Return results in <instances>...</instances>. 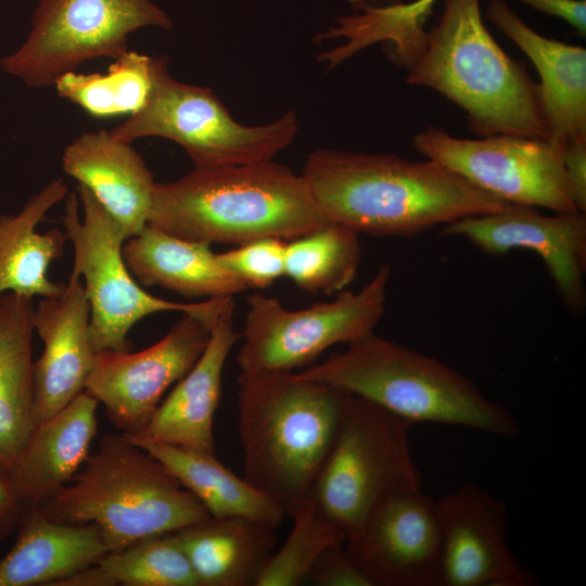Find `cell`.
<instances>
[{"mask_svg": "<svg viewBox=\"0 0 586 586\" xmlns=\"http://www.w3.org/2000/svg\"><path fill=\"white\" fill-rule=\"evenodd\" d=\"M301 175L324 220L358 234L411 238L510 205L426 158L320 149Z\"/></svg>", "mask_w": 586, "mask_h": 586, "instance_id": "cell-1", "label": "cell"}, {"mask_svg": "<svg viewBox=\"0 0 586 586\" xmlns=\"http://www.w3.org/2000/svg\"><path fill=\"white\" fill-rule=\"evenodd\" d=\"M391 41L390 56L408 69L407 82L462 109L473 133L547 139L538 85L492 37L479 0H444L429 33L419 27Z\"/></svg>", "mask_w": 586, "mask_h": 586, "instance_id": "cell-2", "label": "cell"}, {"mask_svg": "<svg viewBox=\"0 0 586 586\" xmlns=\"http://www.w3.org/2000/svg\"><path fill=\"white\" fill-rule=\"evenodd\" d=\"M238 384L243 477L290 515L324 464L352 394L293 371H240Z\"/></svg>", "mask_w": 586, "mask_h": 586, "instance_id": "cell-3", "label": "cell"}, {"mask_svg": "<svg viewBox=\"0 0 586 586\" xmlns=\"http://www.w3.org/2000/svg\"><path fill=\"white\" fill-rule=\"evenodd\" d=\"M327 222L302 177L276 162L195 168L155 183L148 225L173 235L240 245L285 241Z\"/></svg>", "mask_w": 586, "mask_h": 586, "instance_id": "cell-4", "label": "cell"}, {"mask_svg": "<svg viewBox=\"0 0 586 586\" xmlns=\"http://www.w3.org/2000/svg\"><path fill=\"white\" fill-rule=\"evenodd\" d=\"M297 374L371 402L412 425L431 422L512 437L511 412L451 366L368 333Z\"/></svg>", "mask_w": 586, "mask_h": 586, "instance_id": "cell-5", "label": "cell"}, {"mask_svg": "<svg viewBox=\"0 0 586 586\" xmlns=\"http://www.w3.org/2000/svg\"><path fill=\"white\" fill-rule=\"evenodd\" d=\"M80 469L38 507L60 522L94 524L110 551L211 517L158 459L125 434L103 436Z\"/></svg>", "mask_w": 586, "mask_h": 586, "instance_id": "cell-6", "label": "cell"}, {"mask_svg": "<svg viewBox=\"0 0 586 586\" xmlns=\"http://www.w3.org/2000/svg\"><path fill=\"white\" fill-rule=\"evenodd\" d=\"M411 423L352 395L334 445L307 496L345 535L390 496L421 488Z\"/></svg>", "mask_w": 586, "mask_h": 586, "instance_id": "cell-7", "label": "cell"}, {"mask_svg": "<svg viewBox=\"0 0 586 586\" xmlns=\"http://www.w3.org/2000/svg\"><path fill=\"white\" fill-rule=\"evenodd\" d=\"M67 194L62 216L74 250L72 273L85 279L90 307L89 341L92 351L130 352L128 333L140 319L155 313L193 314L213 324L229 297L200 303H176L144 291L123 256L127 239L120 225L82 186Z\"/></svg>", "mask_w": 586, "mask_h": 586, "instance_id": "cell-8", "label": "cell"}, {"mask_svg": "<svg viewBox=\"0 0 586 586\" xmlns=\"http://www.w3.org/2000/svg\"><path fill=\"white\" fill-rule=\"evenodd\" d=\"M297 126L293 110L266 125L239 124L209 89L174 79L161 56L146 103L110 133L130 143L164 138L179 144L195 168H216L273 160Z\"/></svg>", "mask_w": 586, "mask_h": 586, "instance_id": "cell-9", "label": "cell"}, {"mask_svg": "<svg viewBox=\"0 0 586 586\" xmlns=\"http://www.w3.org/2000/svg\"><path fill=\"white\" fill-rule=\"evenodd\" d=\"M143 27L173 22L151 0H38L26 39L0 67L28 87L53 86L84 62L127 52L129 35Z\"/></svg>", "mask_w": 586, "mask_h": 586, "instance_id": "cell-10", "label": "cell"}, {"mask_svg": "<svg viewBox=\"0 0 586 586\" xmlns=\"http://www.w3.org/2000/svg\"><path fill=\"white\" fill-rule=\"evenodd\" d=\"M390 279L391 267L384 264L359 291H342L331 302L302 309H288L262 293L249 295L237 355L240 371H293L337 343L373 332L385 310Z\"/></svg>", "mask_w": 586, "mask_h": 586, "instance_id": "cell-11", "label": "cell"}, {"mask_svg": "<svg viewBox=\"0 0 586 586\" xmlns=\"http://www.w3.org/2000/svg\"><path fill=\"white\" fill-rule=\"evenodd\" d=\"M412 145L426 160L510 204L559 214L579 212L562 152L546 139L510 135L463 139L429 126L415 135Z\"/></svg>", "mask_w": 586, "mask_h": 586, "instance_id": "cell-12", "label": "cell"}, {"mask_svg": "<svg viewBox=\"0 0 586 586\" xmlns=\"http://www.w3.org/2000/svg\"><path fill=\"white\" fill-rule=\"evenodd\" d=\"M211 327L201 317L183 313L161 341L141 352L95 353L85 391L103 405L124 434H137L167 388L200 358Z\"/></svg>", "mask_w": 586, "mask_h": 586, "instance_id": "cell-13", "label": "cell"}, {"mask_svg": "<svg viewBox=\"0 0 586 586\" xmlns=\"http://www.w3.org/2000/svg\"><path fill=\"white\" fill-rule=\"evenodd\" d=\"M437 586H528L533 577L507 542V506L473 483L435 500Z\"/></svg>", "mask_w": 586, "mask_h": 586, "instance_id": "cell-14", "label": "cell"}, {"mask_svg": "<svg viewBox=\"0 0 586 586\" xmlns=\"http://www.w3.org/2000/svg\"><path fill=\"white\" fill-rule=\"evenodd\" d=\"M345 548L371 586H437L435 500L421 488L393 494L346 537Z\"/></svg>", "mask_w": 586, "mask_h": 586, "instance_id": "cell-15", "label": "cell"}, {"mask_svg": "<svg viewBox=\"0 0 586 586\" xmlns=\"http://www.w3.org/2000/svg\"><path fill=\"white\" fill-rule=\"evenodd\" d=\"M443 234L462 237L492 255L513 250L534 252L543 259L565 306L572 311L583 310L585 213L543 215L534 207L510 204L497 213L449 222Z\"/></svg>", "mask_w": 586, "mask_h": 586, "instance_id": "cell-16", "label": "cell"}, {"mask_svg": "<svg viewBox=\"0 0 586 586\" xmlns=\"http://www.w3.org/2000/svg\"><path fill=\"white\" fill-rule=\"evenodd\" d=\"M85 286L73 273L62 295L44 297L34 310V330L43 342V353L34 362L36 424L85 391L94 358Z\"/></svg>", "mask_w": 586, "mask_h": 586, "instance_id": "cell-17", "label": "cell"}, {"mask_svg": "<svg viewBox=\"0 0 586 586\" xmlns=\"http://www.w3.org/2000/svg\"><path fill=\"white\" fill-rule=\"evenodd\" d=\"M486 16L538 72L546 140L561 152L586 142V50L536 33L504 0H492Z\"/></svg>", "mask_w": 586, "mask_h": 586, "instance_id": "cell-18", "label": "cell"}, {"mask_svg": "<svg viewBox=\"0 0 586 586\" xmlns=\"http://www.w3.org/2000/svg\"><path fill=\"white\" fill-rule=\"evenodd\" d=\"M233 314V297H229L212 324L206 347L194 366L160 403L143 429L125 435L215 454L213 425L222 372L239 339Z\"/></svg>", "mask_w": 586, "mask_h": 586, "instance_id": "cell-19", "label": "cell"}, {"mask_svg": "<svg viewBox=\"0 0 586 586\" xmlns=\"http://www.w3.org/2000/svg\"><path fill=\"white\" fill-rule=\"evenodd\" d=\"M62 166L120 225L127 239L148 225L156 182L130 142L106 130L84 132L65 148Z\"/></svg>", "mask_w": 586, "mask_h": 586, "instance_id": "cell-20", "label": "cell"}, {"mask_svg": "<svg viewBox=\"0 0 586 586\" xmlns=\"http://www.w3.org/2000/svg\"><path fill=\"white\" fill-rule=\"evenodd\" d=\"M98 400L82 391L35 425L17 461L7 472L23 505L40 506L81 468L97 433Z\"/></svg>", "mask_w": 586, "mask_h": 586, "instance_id": "cell-21", "label": "cell"}, {"mask_svg": "<svg viewBox=\"0 0 586 586\" xmlns=\"http://www.w3.org/2000/svg\"><path fill=\"white\" fill-rule=\"evenodd\" d=\"M27 507L14 545L0 559V586H56L110 552L94 524L60 522Z\"/></svg>", "mask_w": 586, "mask_h": 586, "instance_id": "cell-22", "label": "cell"}, {"mask_svg": "<svg viewBox=\"0 0 586 586\" xmlns=\"http://www.w3.org/2000/svg\"><path fill=\"white\" fill-rule=\"evenodd\" d=\"M132 276L186 297H233L246 285L218 260L211 244L186 240L146 225L123 245Z\"/></svg>", "mask_w": 586, "mask_h": 586, "instance_id": "cell-23", "label": "cell"}, {"mask_svg": "<svg viewBox=\"0 0 586 586\" xmlns=\"http://www.w3.org/2000/svg\"><path fill=\"white\" fill-rule=\"evenodd\" d=\"M277 526L247 518H212L174 533L199 586H255L272 553Z\"/></svg>", "mask_w": 586, "mask_h": 586, "instance_id": "cell-24", "label": "cell"}, {"mask_svg": "<svg viewBox=\"0 0 586 586\" xmlns=\"http://www.w3.org/2000/svg\"><path fill=\"white\" fill-rule=\"evenodd\" d=\"M33 297L0 296V467L9 472L35 425Z\"/></svg>", "mask_w": 586, "mask_h": 586, "instance_id": "cell-25", "label": "cell"}, {"mask_svg": "<svg viewBox=\"0 0 586 586\" xmlns=\"http://www.w3.org/2000/svg\"><path fill=\"white\" fill-rule=\"evenodd\" d=\"M66 196V183L53 179L20 213L0 217V296L15 293L44 298L63 294L66 283L50 281L47 270L63 255L67 235L58 229L38 233L36 226Z\"/></svg>", "mask_w": 586, "mask_h": 586, "instance_id": "cell-26", "label": "cell"}, {"mask_svg": "<svg viewBox=\"0 0 586 586\" xmlns=\"http://www.w3.org/2000/svg\"><path fill=\"white\" fill-rule=\"evenodd\" d=\"M127 437L158 459L212 518H247L278 526L285 515L276 501L221 464L215 454Z\"/></svg>", "mask_w": 586, "mask_h": 586, "instance_id": "cell-27", "label": "cell"}, {"mask_svg": "<svg viewBox=\"0 0 586 586\" xmlns=\"http://www.w3.org/2000/svg\"><path fill=\"white\" fill-rule=\"evenodd\" d=\"M161 56L128 50L105 73L67 72L54 87L65 99L94 118L130 116L148 101Z\"/></svg>", "mask_w": 586, "mask_h": 586, "instance_id": "cell-28", "label": "cell"}, {"mask_svg": "<svg viewBox=\"0 0 586 586\" xmlns=\"http://www.w3.org/2000/svg\"><path fill=\"white\" fill-rule=\"evenodd\" d=\"M285 276L310 294L342 292L356 277L360 260L359 234L327 221L289 240Z\"/></svg>", "mask_w": 586, "mask_h": 586, "instance_id": "cell-29", "label": "cell"}, {"mask_svg": "<svg viewBox=\"0 0 586 586\" xmlns=\"http://www.w3.org/2000/svg\"><path fill=\"white\" fill-rule=\"evenodd\" d=\"M90 570L97 586H199L174 533L110 551Z\"/></svg>", "mask_w": 586, "mask_h": 586, "instance_id": "cell-30", "label": "cell"}, {"mask_svg": "<svg viewBox=\"0 0 586 586\" xmlns=\"http://www.w3.org/2000/svg\"><path fill=\"white\" fill-rule=\"evenodd\" d=\"M290 517L291 532L284 544L267 560L255 586H297L307 581L319 557L328 548L345 543L344 533L309 499L301 501Z\"/></svg>", "mask_w": 586, "mask_h": 586, "instance_id": "cell-31", "label": "cell"}, {"mask_svg": "<svg viewBox=\"0 0 586 586\" xmlns=\"http://www.w3.org/2000/svg\"><path fill=\"white\" fill-rule=\"evenodd\" d=\"M286 241L262 238L217 253L219 263L247 289H264L285 276Z\"/></svg>", "mask_w": 586, "mask_h": 586, "instance_id": "cell-32", "label": "cell"}, {"mask_svg": "<svg viewBox=\"0 0 586 586\" xmlns=\"http://www.w3.org/2000/svg\"><path fill=\"white\" fill-rule=\"evenodd\" d=\"M307 579L317 586H371L347 552L345 543L323 551Z\"/></svg>", "mask_w": 586, "mask_h": 586, "instance_id": "cell-33", "label": "cell"}, {"mask_svg": "<svg viewBox=\"0 0 586 586\" xmlns=\"http://www.w3.org/2000/svg\"><path fill=\"white\" fill-rule=\"evenodd\" d=\"M562 160L573 198L581 213L586 211V142L568 143Z\"/></svg>", "mask_w": 586, "mask_h": 586, "instance_id": "cell-34", "label": "cell"}, {"mask_svg": "<svg viewBox=\"0 0 586 586\" xmlns=\"http://www.w3.org/2000/svg\"><path fill=\"white\" fill-rule=\"evenodd\" d=\"M531 8L562 18L574 27L581 36L586 34L585 0H520Z\"/></svg>", "mask_w": 586, "mask_h": 586, "instance_id": "cell-35", "label": "cell"}, {"mask_svg": "<svg viewBox=\"0 0 586 586\" xmlns=\"http://www.w3.org/2000/svg\"><path fill=\"white\" fill-rule=\"evenodd\" d=\"M23 504L16 496L5 471L0 467V540L7 538L22 517Z\"/></svg>", "mask_w": 586, "mask_h": 586, "instance_id": "cell-36", "label": "cell"}, {"mask_svg": "<svg viewBox=\"0 0 586 586\" xmlns=\"http://www.w3.org/2000/svg\"><path fill=\"white\" fill-rule=\"evenodd\" d=\"M435 0H418L410 4L392 5L394 16L410 24H421Z\"/></svg>", "mask_w": 586, "mask_h": 586, "instance_id": "cell-37", "label": "cell"}]
</instances>
